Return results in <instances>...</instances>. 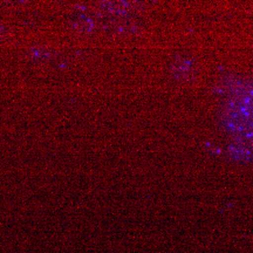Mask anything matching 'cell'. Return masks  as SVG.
Segmentation results:
<instances>
[{
    "label": "cell",
    "mask_w": 253,
    "mask_h": 253,
    "mask_svg": "<svg viewBox=\"0 0 253 253\" xmlns=\"http://www.w3.org/2000/svg\"><path fill=\"white\" fill-rule=\"evenodd\" d=\"M5 36H6V27L1 23H0V39H1V38H4Z\"/></svg>",
    "instance_id": "obj_2"
},
{
    "label": "cell",
    "mask_w": 253,
    "mask_h": 253,
    "mask_svg": "<svg viewBox=\"0 0 253 253\" xmlns=\"http://www.w3.org/2000/svg\"><path fill=\"white\" fill-rule=\"evenodd\" d=\"M248 144H249V147H250V149H251V151H252V154H253V138L250 142H248Z\"/></svg>",
    "instance_id": "obj_3"
},
{
    "label": "cell",
    "mask_w": 253,
    "mask_h": 253,
    "mask_svg": "<svg viewBox=\"0 0 253 253\" xmlns=\"http://www.w3.org/2000/svg\"><path fill=\"white\" fill-rule=\"evenodd\" d=\"M225 126L237 141L248 143L253 138V108L232 99L226 106Z\"/></svg>",
    "instance_id": "obj_1"
}]
</instances>
